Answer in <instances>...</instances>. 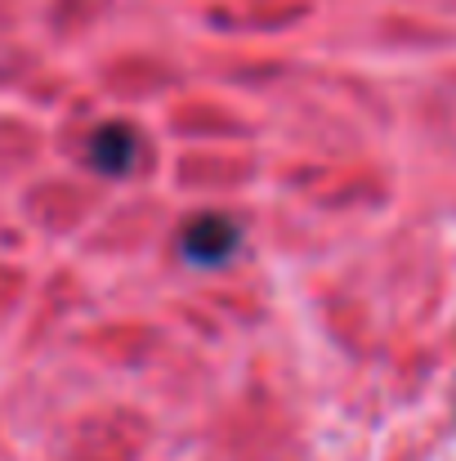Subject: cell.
Returning a JSON list of instances; mask_svg holds the SVG:
<instances>
[{
	"label": "cell",
	"mask_w": 456,
	"mask_h": 461,
	"mask_svg": "<svg viewBox=\"0 0 456 461\" xmlns=\"http://www.w3.org/2000/svg\"><path fill=\"white\" fill-rule=\"evenodd\" d=\"M237 238L242 233H237V224L228 215H201V220H192L183 229V251L197 265H215V260H224L237 247Z\"/></svg>",
	"instance_id": "1"
},
{
	"label": "cell",
	"mask_w": 456,
	"mask_h": 461,
	"mask_svg": "<svg viewBox=\"0 0 456 461\" xmlns=\"http://www.w3.org/2000/svg\"><path fill=\"white\" fill-rule=\"evenodd\" d=\"M135 153H139V140L130 135V126H103V131L94 135V144H90V161H94L99 170H112V175L130 170V166H135Z\"/></svg>",
	"instance_id": "2"
}]
</instances>
